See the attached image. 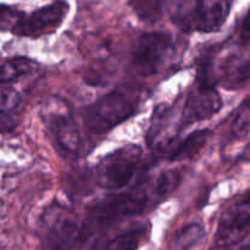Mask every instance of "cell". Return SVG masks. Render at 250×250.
Instances as JSON below:
<instances>
[{
	"label": "cell",
	"instance_id": "1",
	"mask_svg": "<svg viewBox=\"0 0 250 250\" xmlns=\"http://www.w3.org/2000/svg\"><path fill=\"white\" fill-rule=\"evenodd\" d=\"M180 181V171H165L153 181L136 186L126 192L107 195L94 203L88 208L84 220L80 225L78 242H85L127 217L150 210L165 200L178 187Z\"/></svg>",
	"mask_w": 250,
	"mask_h": 250
},
{
	"label": "cell",
	"instance_id": "2",
	"mask_svg": "<svg viewBox=\"0 0 250 250\" xmlns=\"http://www.w3.org/2000/svg\"><path fill=\"white\" fill-rule=\"evenodd\" d=\"M144 99L146 89L141 85H120L85 109V127L95 134L106 133L136 115Z\"/></svg>",
	"mask_w": 250,
	"mask_h": 250
},
{
	"label": "cell",
	"instance_id": "3",
	"mask_svg": "<svg viewBox=\"0 0 250 250\" xmlns=\"http://www.w3.org/2000/svg\"><path fill=\"white\" fill-rule=\"evenodd\" d=\"M231 5L225 0L176 1L170 4V17L172 23L185 33H211L224 26Z\"/></svg>",
	"mask_w": 250,
	"mask_h": 250
},
{
	"label": "cell",
	"instance_id": "4",
	"mask_svg": "<svg viewBox=\"0 0 250 250\" xmlns=\"http://www.w3.org/2000/svg\"><path fill=\"white\" fill-rule=\"evenodd\" d=\"M172 36L166 32H146L134 43L129 67L138 77H153L163 71L173 54Z\"/></svg>",
	"mask_w": 250,
	"mask_h": 250
},
{
	"label": "cell",
	"instance_id": "5",
	"mask_svg": "<svg viewBox=\"0 0 250 250\" xmlns=\"http://www.w3.org/2000/svg\"><path fill=\"white\" fill-rule=\"evenodd\" d=\"M39 115L56 146L66 154H77L81 148V132L70 105L58 97H49L42 103Z\"/></svg>",
	"mask_w": 250,
	"mask_h": 250
},
{
	"label": "cell",
	"instance_id": "6",
	"mask_svg": "<svg viewBox=\"0 0 250 250\" xmlns=\"http://www.w3.org/2000/svg\"><path fill=\"white\" fill-rule=\"evenodd\" d=\"M143 159L139 146L128 144L107 154L95 166L94 178L99 187L120 190L126 187L136 175Z\"/></svg>",
	"mask_w": 250,
	"mask_h": 250
},
{
	"label": "cell",
	"instance_id": "7",
	"mask_svg": "<svg viewBox=\"0 0 250 250\" xmlns=\"http://www.w3.org/2000/svg\"><path fill=\"white\" fill-rule=\"evenodd\" d=\"M70 5L65 1H56L34 10L31 14H23L15 23L11 31L19 37L39 38L55 32L68 14Z\"/></svg>",
	"mask_w": 250,
	"mask_h": 250
},
{
	"label": "cell",
	"instance_id": "8",
	"mask_svg": "<svg viewBox=\"0 0 250 250\" xmlns=\"http://www.w3.org/2000/svg\"><path fill=\"white\" fill-rule=\"evenodd\" d=\"M250 227V205L248 194L229 208L220 220L216 232V246L229 250L248 241Z\"/></svg>",
	"mask_w": 250,
	"mask_h": 250
},
{
	"label": "cell",
	"instance_id": "9",
	"mask_svg": "<svg viewBox=\"0 0 250 250\" xmlns=\"http://www.w3.org/2000/svg\"><path fill=\"white\" fill-rule=\"evenodd\" d=\"M222 98L214 87L198 83L186 99L181 115L180 129L211 119L222 109Z\"/></svg>",
	"mask_w": 250,
	"mask_h": 250
},
{
	"label": "cell",
	"instance_id": "10",
	"mask_svg": "<svg viewBox=\"0 0 250 250\" xmlns=\"http://www.w3.org/2000/svg\"><path fill=\"white\" fill-rule=\"evenodd\" d=\"M44 226L61 246L78 243L80 224L66 208L58 204L49 207L44 212Z\"/></svg>",
	"mask_w": 250,
	"mask_h": 250
},
{
	"label": "cell",
	"instance_id": "11",
	"mask_svg": "<svg viewBox=\"0 0 250 250\" xmlns=\"http://www.w3.org/2000/svg\"><path fill=\"white\" fill-rule=\"evenodd\" d=\"M210 137V129H198L182 141L167 146V160L172 163L189 160L202 151Z\"/></svg>",
	"mask_w": 250,
	"mask_h": 250
},
{
	"label": "cell",
	"instance_id": "12",
	"mask_svg": "<svg viewBox=\"0 0 250 250\" xmlns=\"http://www.w3.org/2000/svg\"><path fill=\"white\" fill-rule=\"evenodd\" d=\"M148 236V229L144 226L131 229L112 238L97 242L87 250H137Z\"/></svg>",
	"mask_w": 250,
	"mask_h": 250
},
{
	"label": "cell",
	"instance_id": "13",
	"mask_svg": "<svg viewBox=\"0 0 250 250\" xmlns=\"http://www.w3.org/2000/svg\"><path fill=\"white\" fill-rule=\"evenodd\" d=\"M38 63L29 58H12L0 63V84H9V83L19 81L24 76L31 75L37 70Z\"/></svg>",
	"mask_w": 250,
	"mask_h": 250
},
{
	"label": "cell",
	"instance_id": "14",
	"mask_svg": "<svg viewBox=\"0 0 250 250\" xmlns=\"http://www.w3.org/2000/svg\"><path fill=\"white\" fill-rule=\"evenodd\" d=\"M207 238V232L203 225L193 222L186 225L173 238V248L176 250H194L203 246Z\"/></svg>",
	"mask_w": 250,
	"mask_h": 250
},
{
	"label": "cell",
	"instance_id": "15",
	"mask_svg": "<svg viewBox=\"0 0 250 250\" xmlns=\"http://www.w3.org/2000/svg\"><path fill=\"white\" fill-rule=\"evenodd\" d=\"M132 6L137 16L146 22H155L160 19L163 14L164 4L161 1H131Z\"/></svg>",
	"mask_w": 250,
	"mask_h": 250
},
{
	"label": "cell",
	"instance_id": "16",
	"mask_svg": "<svg viewBox=\"0 0 250 250\" xmlns=\"http://www.w3.org/2000/svg\"><path fill=\"white\" fill-rule=\"evenodd\" d=\"M168 107L166 105H158L155 107L153 112V116H151L150 126H149L148 132H146V143L149 146H153L156 142V139L160 136L161 131L164 128V125H165L166 116H167Z\"/></svg>",
	"mask_w": 250,
	"mask_h": 250
},
{
	"label": "cell",
	"instance_id": "17",
	"mask_svg": "<svg viewBox=\"0 0 250 250\" xmlns=\"http://www.w3.org/2000/svg\"><path fill=\"white\" fill-rule=\"evenodd\" d=\"M249 100L246 99L239 106L231 126V134L234 138H243L249 134Z\"/></svg>",
	"mask_w": 250,
	"mask_h": 250
},
{
	"label": "cell",
	"instance_id": "18",
	"mask_svg": "<svg viewBox=\"0 0 250 250\" xmlns=\"http://www.w3.org/2000/svg\"><path fill=\"white\" fill-rule=\"evenodd\" d=\"M19 92L14 88H0V114H10L20 104Z\"/></svg>",
	"mask_w": 250,
	"mask_h": 250
}]
</instances>
